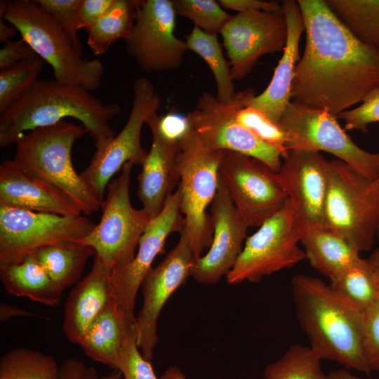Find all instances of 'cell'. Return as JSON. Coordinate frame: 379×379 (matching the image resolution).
<instances>
[{
    "instance_id": "6da1fadb",
    "label": "cell",
    "mask_w": 379,
    "mask_h": 379,
    "mask_svg": "<svg viewBox=\"0 0 379 379\" xmlns=\"http://www.w3.org/2000/svg\"><path fill=\"white\" fill-rule=\"evenodd\" d=\"M306 44L291 99L338 117L379 87V50L356 38L324 0H298Z\"/></svg>"
},
{
    "instance_id": "7a4b0ae2",
    "label": "cell",
    "mask_w": 379,
    "mask_h": 379,
    "mask_svg": "<svg viewBox=\"0 0 379 379\" xmlns=\"http://www.w3.org/2000/svg\"><path fill=\"white\" fill-rule=\"evenodd\" d=\"M298 321L310 348L321 359L366 375L364 353V314L358 311L321 279L302 274L291 281Z\"/></svg>"
},
{
    "instance_id": "3957f363",
    "label": "cell",
    "mask_w": 379,
    "mask_h": 379,
    "mask_svg": "<svg viewBox=\"0 0 379 379\" xmlns=\"http://www.w3.org/2000/svg\"><path fill=\"white\" fill-rule=\"evenodd\" d=\"M120 110L118 103L103 102L81 86L54 79H39L27 94L0 114V147L15 144L22 133L56 124L67 117L81 121L98 144L116 135L109 122Z\"/></svg>"
},
{
    "instance_id": "277c9868",
    "label": "cell",
    "mask_w": 379,
    "mask_h": 379,
    "mask_svg": "<svg viewBox=\"0 0 379 379\" xmlns=\"http://www.w3.org/2000/svg\"><path fill=\"white\" fill-rule=\"evenodd\" d=\"M88 131L83 125L62 120L21 134L13 161L31 175L65 193L84 215L97 211L102 201L75 171L72 150Z\"/></svg>"
},
{
    "instance_id": "5b68a950",
    "label": "cell",
    "mask_w": 379,
    "mask_h": 379,
    "mask_svg": "<svg viewBox=\"0 0 379 379\" xmlns=\"http://www.w3.org/2000/svg\"><path fill=\"white\" fill-rule=\"evenodd\" d=\"M0 17L12 25L53 69L54 79L90 91L102 85L104 65L83 57L55 21L36 0H1Z\"/></svg>"
},
{
    "instance_id": "8992f818",
    "label": "cell",
    "mask_w": 379,
    "mask_h": 379,
    "mask_svg": "<svg viewBox=\"0 0 379 379\" xmlns=\"http://www.w3.org/2000/svg\"><path fill=\"white\" fill-rule=\"evenodd\" d=\"M178 140L180 212L184 214V230L197 260L212 244L213 227L211 216L206 211L218 187L224 151L205 145L188 125Z\"/></svg>"
},
{
    "instance_id": "52a82bcc",
    "label": "cell",
    "mask_w": 379,
    "mask_h": 379,
    "mask_svg": "<svg viewBox=\"0 0 379 379\" xmlns=\"http://www.w3.org/2000/svg\"><path fill=\"white\" fill-rule=\"evenodd\" d=\"M325 228L360 253L372 248L379 228V186L339 159L328 160Z\"/></svg>"
},
{
    "instance_id": "ba28073f",
    "label": "cell",
    "mask_w": 379,
    "mask_h": 379,
    "mask_svg": "<svg viewBox=\"0 0 379 379\" xmlns=\"http://www.w3.org/2000/svg\"><path fill=\"white\" fill-rule=\"evenodd\" d=\"M133 166L131 162L124 164L120 175L109 182L106 198L101 204L100 222L77 241L91 246L110 272L133 259L139 241L152 220L144 209H136L131 203Z\"/></svg>"
},
{
    "instance_id": "9c48e42d",
    "label": "cell",
    "mask_w": 379,
    "mask_h": 379,
    "mask_svg": "<svg viewBox=\"0 0 379 379\" xmlns=\"http://www.w3.org/2000/svg\"><path fill=\"white\" fill-rule=\"evenodd\" d=\"M255 95L253 89L247 88L237 91L230 102L224 103L216 95L204 92L197 99L195 109L187 114V123L207 147L249 156L277 173L284 152L259 139L236 118L237 111L247 106Z\"/></svg>"
},
{
    "instance_id": "30bf717a",
    "label": "cell",
    "mask_w": 379,
    "mask_h": 379,
    "mask_svg": "<svg viewBox=\"0 0 379 379\" xmlns=\"http://www.w3.org/2000/svg\"><path fill=\"white\" fill-rule=\"evenodd\" d=\"M302 233L288 199L281 210L246 238L234 267L226 275L227 283L258 282L306 259L299 246Z\"/></svg>"
},
{
    "instance_id": "8fae6325",
    "label": "cell",
    "mask_w": 379,
    "mask_h": 379,
    "mask_svg": "<svg viewBox=\"0 0 379 379\" xmlns=\"http://www.w3.org/2000/svg\"><path fill=\"white\" fill-rule=\"evenodd\" d=\"M279 125L289 135L288 151H325L367 178L379 179V152L371 153L357 145L341 128L337 116L328 111L291 100Z\"/></svg>"
},
{
    "instance_id": "7c38bea8",
    "label": "cell",
    "mask_w": 379,
    "mask_h": 379,
    "mask_svg": "<svg viewBox=\"0 0 379 379\" xmlns=\"http://www.w3.org/2000/svg\"><path fill=\"white\" fill-rule=\"evenodd\" d=\"M132 87V107L126 124L112 138L95 144L96 151L90 164L80 173L101 201L114 175L128 162L142 165L148 153L141 145V131L148 117L157 112L161 99L146 78L137 79Z\"/></svg>"
},
{
    "instance_id": "4fadbf2b",
    "label": "cell",
    "mask_w": 379,
    "mask_h": 379,
    "mask_svg": "<svg viewBox=\"0 0 379 379\" xmlns=\"http://www.w3.org/2000/svg\"><path fill=\"white\" fill-rule=\"evenodd\" d=\"M95 225L81 215L62 216L0 206V267L19 262L41 247L77 241Z\"/></svg>"
},
{
    "instance_id": "5bb4252c",
    "label": "cell",
    "mask_w": 379,
    "mask_h": 379,
    "mask_svg": "<svg viewBox=\"0 0 379 379\" xmlns=\"http://www.w3.org/2000/svg\"><path fill=\"white\" fill-rule=\"evenodd\" d=\"M219 176L248 227H260L288 198L278 173L249 156L224 151Z\"/></svg>"
},
{
    "instance_id": "9a60e30c",
    "label": "cell",
    "mask_w": 379,
    "mask_h": 379,
    "mask_svg": "<svg viewBox=\"0 0 379 379\" xmlns=\"http://www.w3.org/2000/svg\"><path fill=\"white\" fill-rule=\"evenodd\" d=\"M172 0L138 1L135 24L124 40L128 54L146 72L173 71L189 51L174 34Z\"/></svg>"
},
{
    "instance_id": "2e32d148",
    "label": "cell",
    "mask_w": 379,
    "mask_h": 379,
    "mask_svg": "<svg viewBox=\"0 0 379 379\" xmlns=\"http://www.w3.org/2000/svg\"><path fill=\"white\" fill-rule=\"evenodd\" d=\"M233 80L244 79L258 59L284 51L288 25L282 12L249 10L232 15L220 32Z\"/></svg>"
},
{
    "instance_id": "e0dca14e",
    "label": "cell",
    "mask_w": 379,
    "mask_h": 379,
    "mask_svg": "<svg viewBox=\"0 0 379 379\" xmlns=\"http://www.w3.org/2000/svg\"><path fill=\"white\" fill-rule=\"evenodd\" d=\"M180 200L181 190L178 186L168 197L160 214L152 218L139 241L133 259L110 272V298L131 317L136 318L134 310L138 291L157 255L164 253L168 237L176 232L180 234L185 229Z\"/></svg>"
},
{
    "instance_id": "ac0fdd59",
    "label": "cell",
    "mask_w": 379,
    "mask_h": 379,
    "mask_svg": "<svg viewBox=\"0 0 379 379\" xmlns=\"http://www.w3.org/2000/svg\"><path fill=\"white\" fill-rule=\"evenodd\" d=\"M176 246L145 277L140 288L142 304L136 317L137 340L142 356L153 358L158 343L157 321L171 295L191 277L195 262L187 234L183 230Z\"/></svg>"
},
{
    "instance_id": "d6986e66",
    "label": "cell",
    "mask_w": 379,
    "mask_h": 379,
    "mask_svg": "<svg viewBox=\"0 0 379 379\" xmlns=\"http://www.w3.org/2000/svg\"><path fill=\"white\" fill-rule=\"evenodd\" d=\"M277 173L303 232L325 227L328 160L319 152L288 150Z\"/></svg>"
},
{
    "instance_id": "ffe728a7",
    "label": "cell",
    "mask_w": 379,
    "mask_h": 379,
    "mask_svg": "<svg viewBox=\"0 0 379 379\" xmlns=\"http://www.w3.org/2000/svg\"><path fill=\"white\" fill-rule=\"evenodd\" d=\"M211 210L213 227L212 244L208 253L195 260L191 274L201 284L216 283L229 273L243 249L248 227L220 176Z\"/></svg>"
},
{
    "instance_id": "44dd1931",
    "label": "cell",
    "mask_w": 379,
    "mask_h": 379,
    "mask_svg": "<svg viewBox=\"0 0 379 379\" xmlns=\"http://www.w3.org/2000/svg\"><path fill=\"white\" fill-rule=\"evenodd\" d=\"M157 112L146 121L152 142L138 175V195L144 209L152 218L162 211L168 197L180 183L179 142L160 128Z\"/></svg>"
},
{
    "instance_id": "7402d4cb",
    "label": "cell",
    "mask_w": 379,
    "mask_h": 379,
    "mask_svg": "<svg viewBox=\"0 0 379 379\" xmlns=\"http://www.w3.org/2000/svg\"><path fill=\"white\" fill-rule=\"evenodd\" d=\"M0 206L69 217L82 213L65 193L27 173L13 160L0 165Z\"/></svg>"
},
{
    "instance_id": "603a6c76",
    "label": "cell",
    "mask_w": 379,
    "mask_h": 379,
    "mask_svg": "<svg viewBox=\"0 0 379 379\" xmlns=\"http://www.w3.org/2000/svg\"><path fill=\"white\" fill-rule=\"evenodd\" d=\"M281 6L288 25L286 45L270 83L262 93L252 98L248 105L259 109L277 124L291 101L295 69L300 59V39L305 31L304 20L298 1H284Z\"/></svg>"
},
{
    "instance_id": "cb8c5ba5",
    "label": "cell",
    "mask_w": 379,
    "mask_h": 379,
    "mask_svg": "<svg viewBox=\"0 0 379 379\" xmlns=\"http://www.w3.org/2000/svg\"><path fill=\"white\" fill-rule=\"evenodd\" d=\"M110 271L95 255L89 273L72 289L64 307L63 332L79 345L88 326L110 299Z\"/></svg>"
},
{
    "instance_id": "d4e9b609",
    "label": "cell",
    "mask_w": 379,
    "mask_h": 379,
    "mask_svg": "<svg viewBox=\"0 0 379 379\" xmlns=\"http://www.w3.org/2000/svg\"><path fill=\"white\" fill-rule=\"evenodd\" d=\"M135 321L110 298L79 345L91 359L117 371L124 343L136 328Z\"/></svg>"
},
{
    "instance_id": "484cf974",
    "label": "cell",
    "mask_w": 379,
    "mask_h": 379,
    "mask_svg": "<svg viewBox=\"0 0 379 379\" xmlns=\"http://www.w3.org/2000/svg\"><path fill=\"white\" fill-rule=\"evenodd\" d=\"M300 244L312 267L329 279L361 258L346 239L325 227L305 230Z\"/></svg>"
},
{
    "instance_id": "4316f807",
    "label": "cell",
    "mask_w": 379,
    "mask_h": 379,
    "mask_svg": "<svg viewBox=\"0 0 379 379\" xmlns=\"http://www.w3.org/2000/svg\"><path fill=\"white\" fill-rule=\"evenodd\" d=\"M0 279L8 293L51 307L60 302L64 291L32 255L19 262L0 267Z\"/></svg>"
},
{
    "instance_id": "83f0119b",
    "label": "cell",
    "mask_w": 379,
    "mask_h": 379,
    "mask_svg": "<svg viewBox=\"0 0 379 379\" xmlns=\"http://www.w3.org/2000/svg\"><path fill=\"white\" fill-rule=\"evenodd\" d=\"M95 254L89 246L77 241H65L38 248L30 255L53 282L65 291L79 281L87 261Z\"/></svg>"
},
{
    "instance_id": "f1b7e54d",
    "label": "cell",
    "mask_w": 379,
    "mask_h": 379,
    "mask_svg": "<svg viewBox=\"0 0 379 379\" xmlns=\"http://www.w3.org/2000/svg\"><path fill=\"white\" fill-rule=\"evenodd\" d=\"M329 280L333 291L361 313L378 307L379 272L368 259L361 258Z\"/></svg>"
},
{
    "instance_id": "f546056e",
    "label": "cell",
    "mask_w": 379,
    "mask_h": 379,
    "mask_svg": "<svg viewBox=\"0 0 379 379\" xmlns=\"http://www.w3.org/2000/svg\"><path fill=\"white\" fill-rule=\"evenodd\" d=\"M137 0H115L110 8L85 30L87 44L95 55L105 54L114 42L125 40L132 31Z\"/></svg>"
},
{
    "instance_id": "4dcf8cb0",
    "label": "cell",
    "mask_w": 379,
    "mask_h": 379,
    "mask_svg": "<svg viewBox=\"0 0 379 379\" xmlns=\"http://www.w3.org/2000/svg\"><path fill=\"white\" fill-rule=\"evenodd\" d=\"M325 2L356 38L379 50V0H326Z\"/></svg>"
},
{
    "instance_id": "1f68e13d",
    "label": "cell",
    "mask_w": 379,
    "mask_h": 379,
    "mask_svg": "<svg viewBox=\"0 0 379 379\" xmlns=\"http://www.w3.org/2000/svg\"><path fill=\"white\" fill-rule=\"evenodd\" d=\"M185 43L190 51L199 55L211 69L216 84V97L219 101L230 102L236 93L230 63L225 60L217 34L205 32L194 27L187 36Z\"/></svg>"
},
{
    "instance_id": "d6a6232c",
    "label": "cell",
    "mask_w": 379,
    "mask_h": 379,
    "mask_svg": "<svg viewBox=\"0 0 379 379\" xmlns=\"http://www.w3.org/2000/svg\"><path fill=\"white\" fill-rule=\"evenodd\" d=\"M60 366L52 356L17 347L0 359V379H58Z\"/></svg>"
},
{
    "instance_id": "836d02e7",
    "label": "cell",
    "mask_w": 379,
    "mask_h": 379,
    "mask_svg": "<svg viewBox=\"0 0 379 379\" xmlns=\"http://www.w3.org/2000/svg\"><path fill=\"white\" fill-rule=\"evenodd\" d=\"M321 361L310 347L295 343L281 357L267 365L263 379H328Z\"/></svg>"
},
{
    "instance_id": "e575fe53",
    "label": "cell",
    "mask_w": 379,
    "mask_h": 379,
    "mask_svg": "<svg viewBox=\"0 0 379 379\" xmlns=\"http://www.w3.org/2000/svg\"><path fill=\"white\" fill-rule=\"evenodd\" d=\"M45 61L39 55L0 69V114L5 112L39 80Z\"/></svg>"
},
{
    "instance_id": "d590c367",
    "label": "cell",
    "mask_w": 379,
    "mask_h": 379,
    "mask_svg": "<svg viewBox=\"0 0 379 379\" xmlns=\"http://www.w3.org/2000/svg\"><path fill=\"white\" fill-rule=\"evenodd\" d=\"M175 15L190 19L205 32L220 34L223 27L231 19L214 0H172Z\"/></svg>"
},
{
    "instance_id": "8d00e7d4",
    "label": "cell",
    "mask_w": 379,
    "mask_h": 379,
    "mask_svg": "<svg viewBox=\"0 0 379 379\" xmlns=\"http://www.w3.org/2000/svg\"><path fill=\"white\" fill-rule=\"evenodd\" d=\"M237 120L261 140L281 149L284 155L288 152L289 135L279 124L270 120L261 111L247 105L236 113Z\"/></svg>"
},
{
    "instance_id": "74e56055",
    "label": "cell",
    "mask_w": 379,
    "mask_h": 379,
    "mask_svg": "<svg viewBox=\"0 0 379 379\" xmlns=\"http://www.w3.org/2000/svg\"><path fill=\"white\" fill-rule=\"evenodd\" d=\"M62 28L78 52L83 55V47L77 32L79 14L82 0H36Z\"/></svg>"
},
{
    "instance_id": "f35d334b",
    "label": "cell",
    "mask_w": 379,
    "mask_h": 379,
    "mask_svg": "<svg viewBox=\"0 0 379 379\" xmlns=\"http://www.w3.org/2000/svg\"><path fill=\"white\" fill-rule=\"evenodd\" d=\"M137 337L135 328L124 343L117 370L124 379H157L150 361L139 351Z\"/></svg>"
},
{
    "instance_id": "ab89813d",
    "label": "cell",
    "mask_w": 379,
    "mask_h": 379,
    "mask_svg": "<svg viewBox=\"0 0 379 379\" xmlns=\"http://www.w3.org/2000/svg\"><path fill=\"white\" fill-rule=\"evenodd\" d=\"M337 117L344 121L346 130L366 132L369 124L379 122V87L358 107L346 110Z\"/></svg>"
},
{
    "instance_id": "60d3db41",
    "label": "cell",
    "mask_w": 379,
    "mask_h": 379,
    "mask_svg": "<svg viewBox=\"0 0 379 379\" xmlns=\"http://www.w3.org/2000/svg\"><path fill=\"white\" fill-rule=\"evenodd\" d=\"M363 345L370 371H379V307L364 314Z\"/></svg>"
},
{
    "instance_id": "b9f144b4",
    "label": "cell",
    "mask_w": 379,
    "mask_h": 379,
    "mask_svg": "<svg viewBox=\"0 0 379 379\" xmlns=\"http://www.w3.org/2000/svg\"><path fill=\"white\" fill-rule=\"evenodd\" d=\"M121 373L117 370L105 375H100L95 369L87 366L78 358L67 359L60 366L58 379H120Z\"/></svg>"
},
{
    "instance_id": "7bdbcfd3",
    "label": "cell",
    "mask_w": 379,
    "mask_h": 379,
    "mask_svg": "<svg viewBox=\"0 0 379 379\" xmlns=\"http://www.w3.org/2000/svg\"><path fill=\"white\" fill-rule=\"evenodd\" d=\"M38 55L22 39L8 41L0 50V69L13 66Z\"/></svg>"
},
{
    "instance_id": "ee69618b",
    "label": "cell",
    "mask_w": 379,
    "mask_h": 379,
    "mask_svg": "<svg viewBox=\"0 0 379 379\" xmlns=\"http://www.w3.org/2000/svg\"><path fill=\"white\" fill-rule=\"evenodd\" d=\"M115 0H82L78 29H86L99 20L113 5Z\"/></svg>"
},
{
    "instance_id": "f6af8a7d",
    "label": "cell",
    "mask_w": 379,
    "mask_h": 379,
    "mask_svg": "<svg viewBox=\"0 0 379 379\" xmlns=\"http://www.w3.org/2000/svg\"><path fill=\"white\" fill-rule=\"evenodd\" d=\"M220 6L224 8L237 11L239 13L255 10L265 12L281 13L283 11L281 4L274 1L260 0H220Z\"/></svg>"
},
{
    "instance_id": "bcb514c9",
    "label": "cell",
    "mask_w": 379,
    "mask_h": 379,
    "mask_svg": "<svg viewBox=\"0 0 379 379\" xmlns=\"http://www.w3.org/2000/svg\"><path fill=\"white\" fill-rule=\"evenodd\" d=\"M29 316L32 313L12 304L1 302L0 305V319L6 321L17 316Z\"/></svg>"
},
{
    "instance_id": "7dc6e473",
    "label": "cell",
    "mask_w": 379,
    "mask_h": 379,
    "mask_svg": "<svg viewBox=\"0 0 379 379\" xmlns=\"http://www.w3.org/2000/svg\"><path fill=\"white\" fill-rule=\"evenodd\" d=\"M18 30L11 24L0 18V41L6 43L10 38L16 35Z\"/></svg>"
},
{
    "instance_id": "c3c4849f",
    "label": "cell",
    "mask_w": 379,
    "mask_h": 379,
    "mask_svg": "<svg viewBox=\"0 0 379 379\" xmlns=\"http://www.w3.org/2000/svg\"><path fill=\"white\" fill-rule=\"evenodd\" d=\"M327 378L328 379H360L345 368L331 371L327 374Z\"/></svg>"
},
{
    "instance_id": "681fc988",
    "label": "cell",
    "mask_w": 379,
    "mask_h": 379,
    "mask_svg": "<svg viewBox=\"0 0 379 379\" xmlns=\"http://www.w3.org/2000/svg\"><path fill=\"white\" fill-rule=\"evenodd\" d=\"M161 379H187V378L179 368L171 366L164 371Z\"/></svg>"
},
{
    "instance_id": "f907efd6",
    "label": "cell",
    "mask_w": 379,
    "mask_h": 379,
    "mask_svg": "<svg viewBox=\"0 0 379 379\" xmlns=\"http://www.w3.org/2000/svg\"><path fill=\"white\" fill-rule=\"evenodd\" d=\"M368 259L379 272V248L376 249Z\"/></svg>"
},
{
    "instance_id": "816d5d0a",
    "label": "cell",
    "mask_w": 379,
    "mask_h": 379,
    "mask_svg": "<svg viewBox=\"0 0 379 379\" xmlns=\"http://www.w3.org/2000/svg\"><path fill=\"white\" fill-rule=\"evenodd\" d=\"M376 238H377L378 241V243H379V228H378V232H377Z\"/></svg>"
},
{
    "instance_id": "f5cc1de1",
    "label": "cell",
    "mask_w": 379,
    "mask_h": 379,
    "mask_svg": "<svg viewBox=\"0 0 379 379\" xmlns=\"http://www.w3.org/2000/svg\"><path fill=\"white\" fill-rule=\"evenodd\" d=\"M375 183L379 186V179L375 180Z\"/></svg>"
}]
</instances>
